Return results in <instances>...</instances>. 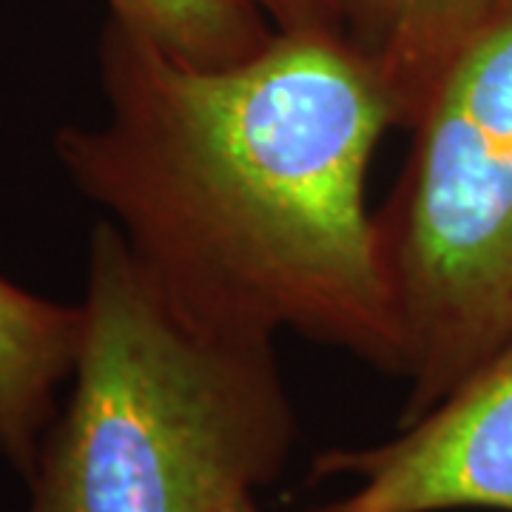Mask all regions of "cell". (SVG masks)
<instances>
[{
	"label": "cell",
	"mask_w": 512,
	"mask_h": 512,
	"mask_svg": "<svg viewBox=\"0 0 512 512\" xmlns=\"http://www.w3.org/2000/svg\"><path fill=\"white\" fill-rule=\"evenodd\" d=\"M231 512H262V507L256 504V495H251V498H242V501H239L237 507H234ZM311 512H316V510H311Z\"/></svg>",
	"instance_id": "cell-9"
},
{
	"label": "cell",
	"mask_w": 512,
	"mask_h": 512,
	"mask_svg": "<svg viewBox=\"0 0 512 512\" xmlns=\"http://www.w3.org/2000/svg\"><path fill=\"white\" fill-rule=\"evenodd\" d=\"M504 3H510V0H501V6H504Z\"/></svg>",
	"instance_id": "cell-10"
},
{
	"label": "cell",
	"mask_w": 512,
	"mask_h": 512,
	"mask_svg": "<svg viewBox=\"0 0 512 512\" xmlns=\"http://www.w3.org/2000/svg\"><path fill=\"white\" fill-rule=\"evenodd\" d=\"M114 20L174 60L231 66L268 46L251 0H109Z\"/></svg>",
	"instance_id": "cell-7"
},
{
	"label": "cell",
	"mask_w": 512,
	"mask_h": 512,
	"mask_svg": "<svg viewBox=\"0 0 512 512\" xmlns=\"http://www.w3.org/2000/svg\"><path fill=\"white\" fill-rule=\"evenodd\" d=\"M498 9L501 0H350L362 23L353 49L379 74L399 128H416L441 80Z\"/></svg>",
	"instance_id": "cell-6"
},
{
	"label": "cell",
	"mask_w": 512,
	"mask_h": 512,
	"mask_svg": "<svg viewBox=\"0 0 512 512\" xmlns=\"http://www.w3.org/2000/svg\"><path fill=\"white\" fill-rule=\"evenodd\" d=\"M256 9L271 12L285 32L333 35V23L350 12V0H251Z\"/></svg>",
	"instance_id": "cell-8"
},
{
	"label": "cell",
	"mask_w": 512,
	"mask_h": 512,
	"mask_svg": "<svg viewBox=\"0 0 512 512\" xmlns=\"http://www.w3.org/2000/svg\"><path fill=\"white\" fill-rule=\"evenodd\" d=\"M313 473L356 481L316 512H512V345L393 439L328 450Z\"/></svg>",
	"instance_id": "cell-4"
},
{
	"label": "cell",
	"mask_w": 512,
	"mask_h": 512,
	"mask_svg": "<svg viewBox=\"0 0 512 512\" xmlns=\"http://www.w3.org/2000/svg\"><path fill=\"white\" fill-rule=\"evenodd\" d=\"M83 305H63L0 276V456L32 478L57 419V390L72 379Z\"/></svg>",
	"instance_id": "cell-5"
},
{
	"label": "cell",
	"mask_w": 512,
	"mask_h": 512,
	"mask_svg": "<svg viewBox=\"0 0 512 512\" xmlns=\"http://www.w3.org/2000/svg\"><path fill=\"white\" fill-rule=\"evenodd\" d=\"M376 214L413 424L512 345V0L461 52Z\"/></svg>",
	"instance_id": "cell-3"
},
{
	"label": "cell",
	"mask_w": 512,
	"mask_h": 512,
	"mask_svg": "<svg viewBox=\"0 0 512 512\" xmlns=\"http://www.w3.org/2000/svg\"><path fill=\"white\" fill-rule=\"evenodd\" d=\"M109 117L55 154L148 279L231 336L291 330L402 379L404 339L367 177L399 128L379 74L336 35L282 32L231 66L174 60L114 20Z\"/></svg>",
	"instance_id": "cell-1"
},
{
	"label": "cell",
	"mask_w": 512,
	"mask_h": 512,
	"mask_svg": "<svg viewBox=\"0 0 512 512\" xmlns=\"http://www.w3.org/2000/svg\"><path fill=\"white\" fill-rule=\"evenodd\" d=\"M72 393L23 512H231L296 439L271 339L171 305L111 220L94 225Z\"/></svg>",
	"instance_id": "cell-2"
}]
</instances>
